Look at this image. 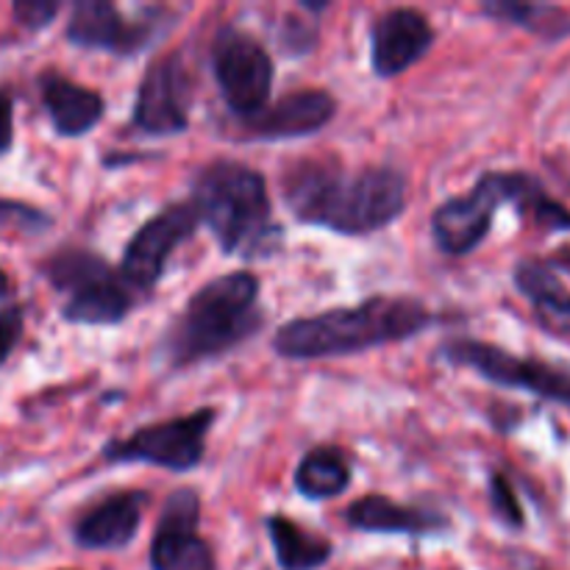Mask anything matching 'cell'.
Returning a JSON list of instances; mask_svg holds the SVG:
<instances>
[{
    "mask_svg": "<svg viewBox=\"0 0 570 570\" xmlns=\"http://www.w3.org/2000/svg\"><path fill=\"white\" fill-rule=\"evenodd\" d=\"M317 42V22L309 17H284L278 28V45L287 56H306Z\"/></svg>",
    "mask_w": 570,
    "mask_h": 570,
    "instance_id": "cell-25",
    "label": "cell"
},
{
    "mask_svg": "<svg viewBox=\"0 0 570 570\" xmlns=\"http://www.w3.org/2000/svg\"><path fill=\"white\" fill-rule=\"evenodd\" d=\"M14 145V98L0 89V156H6Z\"/></svg>",
    "mask_w": 570,
    "mask_h": 570,
    "instance_id": "cell-28",
    "label": "cell"
},
{
    "mask_svg": "<svg viewBox=\"0 0 570 570\" xmlns=\"http://www.w3.org/2000/svg\"><path fill=\"white\" fill-rule=\"evenodd\" d=\"M515 284L534 306V315L557 337H570V293L546 262L523 259L515 267Z\"/></svg>",
    "mask_w": 570,
    "mask_h": 570,
    "instance_id": "cell-19",
    "label": "cell"
},
{
    "mask_svg": "<svg viewBox=\"0 0 570 570\" xmlns=\"http://www.w3.org/2000/svg\"><path fill=\"white\" fill-rule=\"evenodd\" d=\"M490 507H493L495 518H499L504 527L523 529V523H527L515 488H512V482L504 473H493V476H490Z\"/></svg>",
    "mask_w": 570,
    "mask_h": 570,
    "instance_id": "cell-24",
    "label": "cell"
},
{
    "mask_svg": "<svg viewBox=\"0 0 570 570\" xmlns=\"http://www.w3.org/2000/svg\"><path fill=\"white\" fill-rule=\"evenodd\" d=\"M154 33V20L128 22L109 0H78L65 28V37L76 48L111 50L117 56L139 53Z\"/></svg>",
    "mask_w": 570,
    "mask_h": 570,
    "instance_id": "cell-13",
    "label": "cell"
},
{
    "mask_svg": "<svg viewBox=\"0 0 570 570\" xmlns=\"http://www.w3.org/2000/svg\"><path fill=\"white\" fill-rule=\"evenodd\" d=\"M59 9L61 6L56 0H17L11 6V14H14L17 26L28 28V31H42V28L53 22Z\"/></svg>",
    "mask_w": 570,
    "mask_h": 570,
    "instance_id": "cell-26",
    "label": "cell"
},
{
    "mask_svg": "<svg viewBox=\"0 0 570 570\" xmlns=\"http://www.w3.org/2000/svg\"><path fill=\"white\" fill-rule=\"evenodd\" d=\"M22 328H26V312H22V306H3L0 309V365H6L11 351L17 348V343L22 337Z\"/></svg>",
    "mask_w": 570,
    "mask_h": 570,
    "instance_id": "cell-27",
    "label": "cell"
},
{
    "mask_svg": "<svg viewBox=\"0 0 570 570\" xmlns=\"http://www.w3.org/2000/svg\"><path fill=\"white\" fill-rule=\"evenodd\" d=\"M345 521L360 532L376 534H432L449 527V518L438 512L399 504L387 495H365L345 510Z\"/></svg>",
    "mask_w": 570,
    "mask_h": 570,
    "instance_id": "cell-18",
    "label": "cell"
},
{
    "mask_svg": "<svg viewBox=\"0 0 570 570\" xmlns=\"http://www.w3.org/2000/svg\"><path fill=\"white\" fill-rule=\"evenodd\" d=\"M212 70L228 109L239 117L259 115L273 87V61L248 31L226 26L212 45Z\"/></svg>",
    "mask_w": 570,
    "mask_h": 570,
    "instance_id": "cell-8",
    "label": "cell"
},
{
    "mask_svg": "<svg viewBox=\"0 0 570 570\" xmlns=\"http://www.w3.org/2000/svg\"><path fill=\"white\" fill-rule=\"evenodd\" d=\"M434 42V28L417 9H393L371 28V65L379 78L410 70Z\"/></svg>",
    "mask_w": 570,
    "mask_h": 570,
    "instance_id": "cell-14",
    "label": "cell"
},
{
    "mask_svg": "<svg viewBox=\"0 0 570 570\" xmlns=\"http://www.w3.org/2000/svg\"><path fill=\"white\" fill-rule=\"evenodd\" d=\"M189 76L181 56L167 53L145 70L134 104V126L154 137L181 134L189 126Z\"/></svg>",
    "mask_w": 570,
    "mask_h": 570,
    "instance_id": "cell-12",
    "label": "cell"
},
{
    "mask_svg": "<svg viewBox=\"0 0 570 570\" xmlns=\"http://www.w3.org/2000/svg\"><path fill=\"white\" fill-rule=\"evenodd\" d=\"M200 226V215L193 200L173 204L150 217L122 250L120 276L131 293H148L165 273L167 259L181 243H187Z\"/></svg>",
    "mask_w": 570,
    "mask_h": 570,
    "instance_id": "cell-10",
    "label": "cell"
},
{
    "mask_svg": "<svg viewBox=\"0 0 570 570\" xmlns=\"http://www.w3.org/2000/svg\"><path fill=\"white\" fill-rule=\"evenodd\" d=\"M193 204L228 256L265 254V245L278 234L265 178L243 161H209L193 181Z\"/></svg>",
    "mask_w": 570,
    "mask_h": 570,
    "instance_id": "cell-3",
    "label": "cell"
},
{
    "mask_svg": "<svg viewBox=\"0 0 570 570\" xmlns=\"http://www.w3.org/2000/svg\"><path fill=\"white\" fill-rule=\"evenodd\" d=\"M42 276L67 295L61 317L78 326H115L131 312V287L87 248H61L42 262Z\"/></svg>",
    "mask_w": 570,
    "mask_h": 570,
    "instance_id": "cell-5",
    "label": "cell"
},
{
    "mask_svg": "<svg viewBox=\"0 0 570 570\" xmlns=\"http://www.w3.org/2000/svg\"><path fill=\"white\" fill-rule=\"evenodd\" d=\"M50 215H45L37 206L26 204V200L0 198V228L6 232L26 234V237H37L50 228Z\"/></svg>",
    "mask_w": 570,
    "mask_h": 570,
    "instance_id": "cell-23",
    "label": "cell"
},
{
    "mask_svg": "<svg viewBox=\"0 0 570 570\" xmlns=\"http://www.w3.org/2000/svg\"><path fill=\"white\" fill-rule=\"evenodd\" d=\"M9 295H11V278H9V273L0 267V301H6Z\"/></svg>",
    "mask_w": 570,
    "mask_h": 570,
    "instance_id": "cell-29",
    "label": "cell"
},
{
    "mask_svg": "<svg viewBox=\"0 0 570 570\" xmlns=\"http://www.w3.org/2000/svg\"><path fill=\"white\" fill-rule=\"evenodd\" d=\"M334 98L323 89H298L284 95L278 104L265 106L259 115L243 117L245 137L254 139H293L315 134L334 117Z\"/></svg>",
    "mask_w": 570,
    "mask_h": 570,
    "instance_id": "cell-15",
    "label": "cell"
},
{
    "mask_svg": "<svg viewBox=\"0 0 570 570\" xmlns=\"http://www.w3.org/2000/svg\"><path fill=\"white\" fill-rule=\"evenodd\" d=\"M267 534L282 570H317L332 560L334 549L328 540L304 532L298 523L284 515L267 518Z\"/></svg>",
    "mask_w": 570,
    "mask_h": 570,
    "instance_id": "cell-20",
    "label": "cell"
},
{
    "mask_svg": "<svg viewBox=\"0 0 570 570\" xmlns=\"http://www.w3.org/2000/svg\"><path fill=\"white\" fill-rule=\"evenodd\" d=\"M484 14L499 17V20L521 26L538 37L557 42V39L570 37V14L560 6L549 3H515V0H501V3L484 6Z\"/></svg>",
    "mask_w": 570,
    "mask_h": 570,
    "instance_id": "cell-22",
    "label": "cell"
},
{
    "mask_svg": "<svg viewBox=\"0 0 570 570\" xmlns=\"http://www.w3.org/2000/svg\"><path fill=\"white\" fill-rule=\"evenodd\" d=\"M259 278L234 271L204 284L167 334V356L176 367L226 354L259 328Z\"/></svg>",
    "mask_w": 570,
    "mask_h": 570,
    "instance_id": "cell-4",
    "label": "cell"
},
{
    "mask_svg": "<svg viewBox=\"0 0 570 570\" xmlns=\"http://www.w3.org/2000/svg\"><path fill=\"white\" fill-rule=\"evenodd\" d=\"M212 423H215V410L206 406V410L189 412L184 417L137 429L128 438L106 443L104 460L111 465L145 462V465L165 468V471L187 473L204 460L206 434H209Z\"/></svg>",
    "mask_w": 570,
    "mask_h": 570,
    "instance_id": "cell-7",
    "label": "cell"
},
{
    "mask_svg": "<svg viewBox=\"0 0 570 570\" xmlns=\"http://www.w3.org/2000/svg\"><path fill=\"white\" fill-rule=\"evenodd\" d=\"M432 312L415 298H379L328 309L315 317L284 323L273 337V351L284 360H326L360 354L376 345L399 343L432 326Z\"/></svg>",
    "mask_w": 570,
    "mask_h": 570,
    "instance_id": "cell-2",
    "label": "cell"
},
{
    "mask_svg": "<svg viewBox=\"0 0 570 570\" xmlns=\"http://www.w3.org/2000/svg\"><path fill=\"white\" fill-rule=\"evenodd\" d=\"M440 356L451 365L471 367L488 382L512 390H527L554 404L570 406V373L540 360H521L518 354L476 340H451L440 348Z\"/></svg>",
    "mask_w": 570,
    "mask_h": 570,
    "instance_id": "cell-9",
    "label": "cell"
},
{
    "mask_svg": "<svg viewBox=\"0 0 570 570\" xmlns=\"http://www.w3.org/2000/svg\"><path fill=\"white\" fill-rule=\"evenodd\" d=\"M148 493L126 490V493L106 495L100 504L83 512L72 527V540L87 551L126 549L139 532Z\"/></svg>",
    "mask_w": 570,
    "mask_h": 570,
    "instance_id": "cell-16",
    "label": "cell"
},
{
    "mask_svg": "<svg viewBox=\"0 0 570 570\" xmlns=\"http://www.w3.org/2000/svg\"><path fill=\"white\" fill-rule=\"evenodd\" d=\"M554 265H560L562 271L570 273V250H562V254L554 259Z\"/></svg>",
    "mask_w": 570,
    "mask_h": 570,
    "instance_id": "cell-30",
    "label": "cell"
},
{
    "mask_svg": "<svg viewBox=\"0 0 570 570\" xmlns=\"http://www.w3.org/2000/svg\"><path fill=\"white\" fill-rule=\"evenodd\" d=\"M284 200L298 220L337 234H371L406 209V178L393 167L345 173L332 159L298 161L284 176Z\"/></svg>",
    "mask_w": 570,
    "mask_h": 570,
    "instance_id": "cell-1",
    "label": "cell"
},
{
    "mask_svg": "<svg viewBox=\"0 0 570 570\" xmlns=\"http://www.w3.org/2000/svg\"><path fill=\"white\" fill-rule=\"evenodd\" d=\"M538 181L529 173H484L471 193L445 200L432 215V234L440 250L465 256L482 243L493 228L501 204H515Z\"/></svg>",
    "mask_w": 570,
    "mask_h": 570,
    "instance_id": "cell-6",
    "label": "cell"
},
{
    "mask_svg": "<svg viewBox=\"0 0 570 570\" xmlns=\"http://www.w3.org/2000/svg\"><path fill=\"white\" fill-rule=\"evenodd\" d=\"M351 484V468L343 451L332 449V445H321L312 449L304 460L295 468V488L301 495L312 501L332 499L340 495Z\"/></svg>",
    "mask_w": 570,
    "mask_h": 570,
    "instance_id": "cell-21",
    "label": "cell"
},
{
    "mask_svg": "<svg viewBox=\"0 0 570 570\" xmlns=\"http://www.w3.org/2000/svg\"><path fill=\"white\" fill-rule=\"evenodd\" d=\"M39 98L59 137H83L104 120L106 104L95 89L81 87L56 70L39 76Z\"/></svg>",
    "mask_w": 570,
    "mask_h": 570,
    "instance_id": "cell-17",
    "label": "cell"
},
{
    "mask_svg": "<svg viewBox=\"0 0 570 570\" xmlns=\"http://www.w3.org/2000/svg\"><path fill=\"white\" fill-rule=\"evenodd\" d=\"M200 495L181 488L167 495L150 543L154 570H217L212 546L198 534Z\"/></svg>",
    "mask_w": 570,
    "mask_h": 570,
    "instance_id": "cell-11",
    "label": "cell"
}]
</instances>
